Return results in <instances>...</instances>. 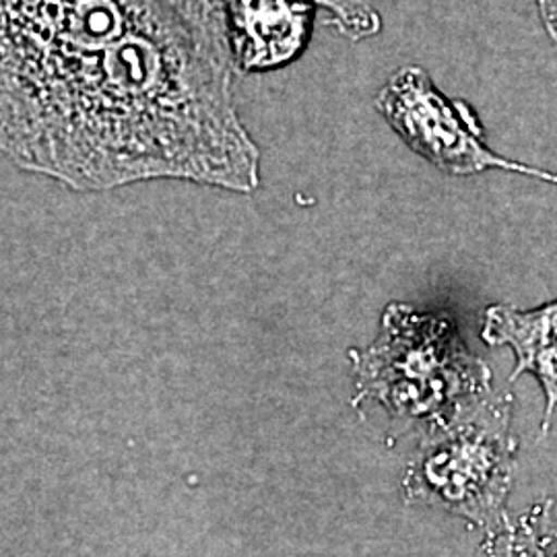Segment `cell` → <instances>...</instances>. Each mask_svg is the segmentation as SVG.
I'll list each match as a JSON object with an SVG mask.
<instances>
[{
	"mask_svg": "<svg viewBox=\"0 0 557 557\" xmlns=\"http://www.w3.org/2000/svg\"><path fill=\"white\" fill-rule=\"evenodd\" d=\"M2 145L79 190L259 184L225 40L182 0H2Z\"/></svg>",
	"mask_w": 557,
	"mask_h": 557,
	"instance_id": "cell-1",
	"label": "cell"
},
{
	"mask_svg": "<svg viewBox=\"0 0 557 557\" xmlns=\"http://www.w3.org/2000/svg\"><path fill=\"white\" fill-rule=\"evenodd\" d=\"M358 400L384 407L395 418L438 428L492 391L490 366L473 356L455 324L393 304L382 331L363 354H351Z\"/></svg>",
	"mask_w": 557,
	"mask_h": 557,
	"instance_id": "cell-2",
	"label": "cell"
},
{
	"mask_svg": "<svg viewBox=\"0 0 557 557\" xmlns=\"http://www.w3.org/2000/svg\"><path fill=\"white\" fill-rule=\"evenodd\" d=\"M517 455L512 395L490 393L448 423L430 428L407 467L405 496L492 531L506 518Z\"/></svg>",
	"mask_w": 557,
	"mask_h": 557,
	"instance_id": "cell-3",
	"label": "cell"
},
{
	"mask_svg": "<svg viewBox=\"0 0 557 557\" xmlns=\"http://www.w3.org/2000/svg\"><path fill=\"white\" fill-rule=\"evenodd\" d=\"M376 106L413 151L448 174L504 170L557 184L554 172L492 151L483 140L485 133L475 112L465 101L446 100L418 66L400 69L380 91Z\"/></svg>",
	"mask_w": 557,
	"mask_h": 557,
	"instance_id": "cell-4",
	"label": "cell"
},
{
	"mask_svg": "<svg viewBox=\"0 0 557 557\" xmlns=\"http://www.w3.org/2000/svg\"><path fill=\"white\" fill-rule=\"evenodd\" d=\"M485 343L510 347L517 356L512 379L520 374H533L545 395L543 434L549 430V421L557 407V299L535 310H517L498 304L485 310L481 329Z\"/></svg>",
	"mask_w": 557,
	"mask_h": 557,
	"instance_id": "cell-5",
	"label": "cell"
},
{
	"mask_svg": "<svg viewBox=\"0 0 557 557\" xmlns=\"http://www.w3.org/2000/svg\"><path fill=\"white\" fill-rule=\"evenodd\" d=\"M547 502L533 506L520 517H506L487 531L479 557H549L541 541V522Z\"/></svg>",
	"mask_w": 557,
	"mask_h": 557,
	"instance_id": "cell-6",
	"label": "cell"
},
{
	"mask_svg": "<svg viewBox=\"0 0 557 557\" xmlns=\"http://www.w3.org/2000/svg\"><path fill=\"white\" fill-rule=\"evenodd\" d=\"M541 541L547 556L557 557V522L552 520V499H547L543 522H541Z\"/></svg>",
	"mask_w": 557,
	"mask_h": 557,
	"instance_id": "cell-7",
	"label": "cell"
},
{
	"mask_svg": "<svg viewBox=\"0 0 557 557\" xmlns=\"http://www.w3.org/2000/svg\"><path fill=\"white\" fill-rule=\"evenodd\" d=\"M537 7L547 36L557 44V0H537Z\"/></svg>",
	"mask_w": 557,
	"mask_h": 557,
	"instance_id": "cell-8",
	"label": "cell"
}]
</instances>
